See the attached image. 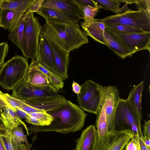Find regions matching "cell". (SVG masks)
Returning a JSON list of instances; mask_svg holds the SVG:
<instances>
[{
	"mask_svg": "<svg viewBox=\"0 0 150 150\" xmlns=\"http://www.w3.org/2000/svg\"><path fill=\"white\" fill-rule=\"evenodd\" d=\"M141 138L145 145L148 149L150 150V139L145 138L143 136Z\"/></svg>",
	"mask_w": 150,
	"mask_h": 150,
	"instance_id": "cell-47",
	"label": "cell"
},
{
	"mask_svg": "<svg viewBox=\"0 0 150 150\" xmlns=\"http://www.w3.org/2000/svg\"><path fill=\"white\" fill-rule=\"evenodd\" d=\"M98 84L91 80L81 86L79 93L77 94L78 102L83 110L96 114L101 100V94Z\"/></svg>",
	"mask_w": 150,
	"mask_h": 150,
	"instance_id": "cell-8",
	"label": "cell"
},
{
	"mask_svg": "<svg viewBox=\"0 0 150 150\" xmlns=\"http://www.w3.org/2000/svg\"><path fill=\"white\" fill-rule=\"evenodd\" d=\"M41 7L58 10L75 23L78 24L84 18L82 7L75 0H44Z\"/></svg>",
	"mask_w": 150,
	"mask_h": 150,
	"instance_id": "cell-12",
	"label": "cell"
},
{
	"mask_svg": "<svg viewBox=\"0 0 150 150\" xmlns=\"http://www.w3.org/2000/svg\"><path fill=\"white\" fill-rule=\"evenodd\" d=\"M17 115L21 119H25L28 113L22 109L17 108L14 110Z\"/></svg>",
	"mask_w": 150,
	"mask_h": 150,
	"instance_id": "cell-44",
	"label": "cell"
},
{
	"mask_svg": "<svg viewBox=\"0 0 150 150\" xmlns=\"http://www.w3.org/2000/svg\"><path fill=\"white\" fill-rule=\"evenodd\" d=\"M107 31L133 54L143 50L150 52V33H124L105 27Z\"/></svg>",
	"mask_w": 150,
	"mask_h": 150,
	"instance_id": "cell-7",
	"label": "cell"
},
{
	"mask_svg": "<svg viewBox=\"0 0 150 150\" xmlns=\"http://www.w3.org/2000/svg\"><path fill=\"white\" fill-rule=\"evenodd\" d=\"M11 137L12 141L16 143L25 142L27 148L29 150H30L32 144L28 143L27 135L25 134L23 128L20 125L12 130L11 133Z\"/></svg>",
	"mask_w": 150,
	"mask_h": 150,
	"instance_id": "cell-28",
	"label": "cell"
},
{
	"mask_svg": "<svg viewBox=\"0 0 150 150\" xmlns=\"http://www.w3.org/2000/svg\"><path fill=\"white\" fill-rule=\"evenodd\" d=\"M2 0H0V9L1 8V2Z\"/></svg>",
	"mask_w": 150,
	"mask_h": 150,
	"instance_id": "cell-52",
	"label": "cell"
},
{
	"mask_svg": "<svg viewBox=\"0 0 150 150\" xmlns=\"http://www.w3.org/2000/svg\"><path fill=\"white\" fill-rule=\"evenodd\" d=\"M136 4L138 11H144L150 15V0H138Z\"/></svg>",
	"mask_w": 150,
	"mask_h": 150,
	"instance_id": "cell-35",
	"label": "cell"
},
{
	"mask_svg": "<svg viewBox=\"0 0 150 150\" xmlns=\"http://www.w3.org/2000/svg\"><path fill=\"white\" fill-rule=\"evenodd\" d=\"M101 100L96 113V126L99 138L103 137L108 133L104 102L101 94Z\"/></svg>",
	"mask_w": 150,
	"mask_h": 150,
	"instance_id": "cell-24",
	"label": "cell"
},
{
	"mask_svg": "<svg viewBox=\"0 0 150 150\" xmlns=\"http://www.w3.org/2000/svg\"><path fill=\"white\" fill-rule=\"evenodd\" d=\"M98 135L97 136V139L95 143V144L94 145L93 149V150H96V147H97V140H98Z\"/></svg>",
	"mask_w": 150,
	"mask_h": 150,
	"instance_id": "cell-50",
	"label": "cell"
},
{
	"mask_svg": "<svg viewBox=\"0 0 150 150\" xmlns=\"http://www.w3.org/2000/svg\"><path fill=\"white\" fill-rule=\"evenodd\" d=\"M9 48L8 44L7 42H5L0 43V67H2L4 63Z\"/></svg>",
	"mask_w": 150,
	"mask_h": 150,
	"instance_id": "cell-33",
	"label": "cell"
},
{
	"mask_svg": "<svg viewBox=\"0 0 150 150\" xmlns=\"http://www.w3.org/2000/svg\"><path fill=\"white\" fill-rule=\"evenodd\" d=\"M49 81L52 86L57 90L63 88L64 83L62 79L57 75L52 72Z\"/></svg>",
	"mask_w": 150,
	"mask_h": 150,
	"instance_id": "cell-31",
	"label": "cell"
},
{
	"mask_svg": "<svg viewBox=\"0 0 150 150\" xmlns=\"http://www.w3.org/2000/svg\"><path fill=\"white\" fill-rule=\"evenodd\" d=\"M98 133L95 125H90L82 132L80 136L76 139L74 150H93Z\"/></svg>",
	"mask_w": 150,
	"mask_h": 150,
	"instance_id": "cell-17",
	"label": "cell"
},
{
	"mask_svg": "<svg viewBox=\"0 0 150 150\" xmlns=\"http://www.w3.org/2000/svg\"><path fill=\"white\" fill-rule=\"evenodd\" d=\"M24 12L0 9V27L5 30L8 29L10 32L16 25Z\"/></svg>",
	"mask_w": 150,
	"mask_h": 150,
	"instance_id": "cell-21",
	"label": "cell"
},
{
	"mask_svg": "<svg viewBox=\"0 0 150 150\" xmlns=\"http://www.w3.org/2000/svg\"><path fill=\"white\" fill-rule=\"evenodd\" d=\"M25 119L27 122L32 125L38 126H44L43 123L37 118L28 114H27Z\"/></svg>",
	"mask_w": 150,
	"mask_h": 150,
	"instance_id": "cell-39",
	"label": "cell"
},
{
	"mask_svg": "<svg viewBox=\"0 0 150 150\" xmlns=\"http://www.w3.org/2000/svg\"><path fill=\"white\" fill-rule=\"evenodd\" d=\"M67 101L64 96L57 93L51 96L35 98L23 101L33 107L47 112L61 107Z\"/></svg>",
	"mask_w": 150,
	"mask_h": 150,
	"instance_id": "cell-13",
	"label": "cell"
},
{
	"mask_svg": "<svg viewBox=\"0 0 150 150\" xmlns=\"http://www.w3.org/2000/svg\"><path fill=\"white\" fill-rule=\"evenodd\" d=\"M0 150H6L4 144L1 139L0 134Z\"/></svg>",
	"mask_w": 150,
	"mask_h": 150,
	"instance_id": "cell-49",
	"label": "cell"
},
{
	"mask_svg": "<svg viewBox=\"0 0 150 150\" xmlns=\"http://www.w3.org/2000/svg\"><path fill=\"white\" fill-rule=\"evenodd\" d=\"M99 3L102 8L108 11H113L116 15L124 13L129 9L127 4H126L122 8L119 6L122 2L121 0H95Z\"/></svg>",
	"mask_w": 150,
	"mask_h": 150,
	"instance_id": "cell-27",
	"label": "cell"
},
{
	"mask_svg": "<svg viewBox=\"0 0 150 150\" xmlns=\"http://www.w3.org/2000/svg\"><path fill=\"white\" fill-rule=\"evenodd\" d=\"M121 1L122 2H125L127 4H136L138 1V0H121Z\"/></svg>",
	"mask_w": 150,
	"mask_h": 150,
	"instance_id": "cell-48",
	"label": "cell"
},
{
	"mask_svg": "<svg viewBox=\"0 0 150 150\" xmlns=\"http://www.w3.org/2000/svg\"><path fill=\"white\" fill-rule=\"evenodd\" d=\"M19 100V106L18 108L22 109L29 114L37 112H46L43 110L38 109L33 107L23 101Z\"/></svg>",
	"mask_w": 150,
	"mask_h": 150,
	"instance_id": "cell-32",
	"label": "cell"
},
{
	"mask_svg": "<svg viewBox=\"0 0 150 150\" xmlns=\"http://www.w3.org/2000/svg\"><path fill=\"white\" fill-rule=\"evenodd\" d=\"M37 13L43 17L46 20L54 22L75 23L66 16L60 11L57 9L46 7H41Z\"/></svg>",
	"mask_w": 150,
	"mask_h": 150,
	"instance_id": "cell-23",
	"label": "cell"
},
{
	"mask_svg": "<svg viewBox=\"0 0 150 150\" xmlns=\"http://www.w3.org/2000/svg\"><path fill=\"white\" fill-rule=\"evenodd\" d=\"M41 32L49 40L69 53L88 42L87 37L78 24L46 20Z\"/></svg>",
	"mask_w": 150,
	"mask_h": 150,
	"instance_id": "cell-2",
	"label": "cell"
},
{
	"mask_svg": "<svg viewBox=\"0 0 150 150\" xmlns=\"http://www.w3.org/2000/svg\"><path fill=\"white\" fill-rule=\"evenodd\" d=\"M47 112L53 118L49 125L40 126L32 125L27 127V130L33 133L48 132L63 134L74 132L83 127L87 115L80 107L68 100L61 107Z\"/></svg>",
	"mask_w": 150,
	"mask_h": 150,
	"instance_id": "cell-1",
	"label": "cell"
},
{
	"mask_svg": "<svg viewBox=\"0 0 150 150\" xmlns=\"http://www.w3.org/2000/svg\"><path fill=\"white\" fill-rule=\"evenodd\" d=\"M43 0H32L28 8V11L33 13H38L40 9Z\"/></svg>",
	"mask_w": 150,
	"mask_h": 150,
	"instance_id": "cell-36",
	"label": "cell"
},
{
	"mask_svg": "<svg viewBox=\"0 0 150 150\" xmlns=\"http://www.w3.org/2000/svg\"><path fill=\"white\" fill-rule=\"evenodd\" d=\"M131 139L133 140L136 144L138 150H150L145 145L141 137L132 135Z\"/></svg>",
	"mask_w": 150,
	"mask_h": 150,
	"instance_id": "cell-38",
	"label": "cell"
},
{
	"mask_svg": "<svg viewBox=\"0 0 150 150\" xmlns=\"http://www.w3.org/2000/svg\"><path fill=\"white\" fill-rule=\"evenodd\" d=\"M143 88L142 81L131 89L126 99L141 120L142 118L141 99Z\"/></svg>",
	"mask_w": 150,
	"mask_h": 150,
	"instance_id": "cell-20",
	"label": "cell"
},
{
	"mask_svg": "<svg viewBox=\"0 0 150 150\" xmlns=\"http://www.w3.org/2000/svg\"><path fill=\"white\" fill-rule=\"evenodd\" d=\"M143 134L144 138L150 139V120H144Z\"/></svg>",
	"mask_w": 150,
	"mask_h": 150,
	"instance_id": "cell-40",
	"label": "cell"
},
{
	"mask_svg": "<svg viewBox=\"0 0 150 150\" xmlns=\"http://www.w3.org/2000/svg\"><path fill=\"white\" fill-rule=\"evenodd\" d=\"M98 88L104 101L108 131L110 132L113 129L115 113L120 99L119 92L113 85L104 86L98 84Z\"/></svg>",
	"mask_w": 150,
	"mask_h": 150,
	"instance_id": "cell-10",
	"label": "cell"
},
{
	"mask_svg": "<svg viewBox=\"0 0 150 150\" xmlns=\"http://www.w3.org/2000/svg\"><path fill=\"white\" fill-rule=\"evenodd\" d=\"M7 106L12 107L10 105L6 103L5 101L0 97V112H2Z\"/></svg>",
	"mask_w": 150,
	"mask_h": 150,
	"instance_id": "cell-46",
	"label": "cell"
},
{
	"mask_svg": "<svg viewBox=\"0 0 150 150\" xmlns=\"http://www.w3.org/2000/svg\"><path fill=\"white\" fill-rule=\"evenodd\" d=\"M82 8L84 14V18H94L98 13V9L89 6H82Z\"/></svg>",
	"mask_w": 150,
	"mask_h": 150,
	"instance_id": "cell-34",
	"label": "cell"
},
{
	"mask_svg": "<svg viewBox=\"0 0 150 150\" xmlns=\"http://www.w3.org/2000/svg\"><path fill=\"white\" fill-rule=\"evenodd\" d=\"M104 35L107 43V46L117 56L122 59L132 57L133 55L132 53L116 40L105 29Z\"/></svg>",
	"mask_w": 150,
	"mask_h": 150,
	"instance_id": "cell-25",
	"label": "cell"
},
{
	"mask_svg": "<svg viewBox=\"0 0 150 150\" xmlns=\"http://www.w3.org/2000/svg\"><path fill=\"white\" fill-rule=\"evenodd\" d=\"M42 26L34 13L28 11L26 15L23 39L22 52L28 60H35L40 35Z\"/></svg>",
	"mask_w": 150,
	"mask_h": 150,
	"instance_id": "cell-5",
	"label": "cell"
},
{
	"mask_svg": "<svg viewBox=\"0 0 150 150\" xmlns=\"http://www.w3.org/2000/svg\"><path fill=\"white\" fill-rule=\"evenodd\" d=\"M0 119L5 128L10 132L16 127L23 125L27 131L25 123L16 114L12 107L7 106L0 113Z\"/></svg>",
	"mask_w": 150,
	"mask_h": 150,
	"instance_id": "cell-18",
	"label": "cell"
},
{
	"mask_svg": "<svg viewBox=\"0 0 150 150\" xmlns=\"http://www.w3.org/2000/svg\"><path fill=\"white\" fill-rule=\"evenodd\" d=\"M141 120L126 100L120 98L115 113L113 130L129 129L132 135L142 137Z\"/></svg>",
	"mask_w": 150,
	"mask_h": 150,
	"instance_id": "cell-4",
	"label": "cell"
},
{
	"mask_svg": "<svg viewBox=\"0 0 150 150\" xmlns=\"http://www.w3.org/2000/svg\"><path fill=\"white\" fill-rule=\"evenodd\" d=\"M24 81L33 85L46 86L51 85L47 77L36 67L35 60H32Z\"/></svg>",
	"mask_w": 150,
	"mask_h": 150,
	"instance_id": "cell-19",
	"label": "cell"
},
{
	"mask_svg": "<svg viewBox=\"0 0 150 150\" xmlns=\"http://www.w3.org/2000/svg\"><path fill=\"white\" fill-rule=\"evenodd\" d=\"M72 86L73 91L77 94H79L80 91L81 86H80L77 83L74 81L72 85Z\"/></svg>",
	"mask_w": 150,
	"mask_h": 150,
	"instance_id": "cell-45",
	"label": "cell"
},
{
	"mask_svg": "<svg viewBox=\"0 0 150 150\" xmlns=\"http://www.w3.org/2000/svg\"><path fill=\"white\" fill-rule=\"evenodd\" d=\"M28 11L27 9L22 15L14 27L9 32L8 38L23 51V39L25 19Z\"/></svg>",
	"mask_w": 150,
	"mask_h": 150,
	"instance_id": "cell-22",
	"label": "cell"
},
{
	"mask_svg": "<svg viewBox=\"0 0 150 150\" xmlns=\"http://www.w3.org/2000/svg\"><path fill=\"white\" fill-rule=\"evenodd\" d=\"M48 40L53 52L55 63L54 68L52 72L58 75L63 81L65 80L68 77V69L69 53L62 50Z\"/></svg>",
	"mask_w": 150,
	"mask_h": 150,
	"instance_id": "cell-16",
	"label": "cell"
},
{
	"mask_svg": "<svg viewBox=\"0 0 150 150\" xmlns=\"http://www.w3.org/2000/svg\"><path fill=\"white\" fill-rule=\"evenodd\" d=\"M29 115L37 118L43 123L44 126L49 125L53 120L52 116L46 112H35Z\"/></svg>",
	"mask_w": 150,
	"mask_h": 150,
	"instance_id": "cell-30",
	"label": "cell"
},
{
	"mask_svg": "<svg viewBox=\"0 0 150 150\" xmlns=\"http://www.w3.org/2000/svg\"><path fill=\"white\" fill-rule=\"evenodd\" d=\"M32 0H2L0 9H6L24 12Z\"/></svg>",
	"mask_w": 150,
	"mask_h": 150,
	"instance_id": "cell-26",
	"label": "cell"
},
{
	"mask_svg": "<svg viewBox=\"0 0 150 150\" xmlns=\"http://www.w3.org/2000/svg\"><path fill=\"white\" fill-rule=\"evenodd\" d=\"M1 120H0V124H1Z\"/></svg>",
	"mask_w": 150,
	"mask_h": 150,
	"instance_id": "cell-53",
	"label": "cell"
},
{
	"mask_svg": "<svg viewBox=\"0 0 150 150\" xmlns=\"http://www.w3.org/2000/svg\"><path fill=\"white\" fill-rule=\"evenodd\" d=\"M29 65L23 56L16 55L4 63L0 70V85L7 91L13 90L24 81Z\"/></svg>",
	"mask_w": 150,
	"mask_h": 150,
	"instance_id": "cell-3",
	"label": "cell"
},
{
	"mask_svg": "<svg viewBox=\"0 0 150 150\" xmlns=\"http://www.w3.org/2000/svg\"><path fill=\"white\" fill-rule=\"evenodd\" d=\"M58 90L51 85L46 86H38L24 81L17 88L13 90L11 96L16 99L25 101L35 98L56 94Z\"/></svg>",
	"mask_w": 150,
	"mask_h": 150,
	"instance_id": "cell-11",
	"label": "cell"
},
{
	"mask_svg": "<svg viewBox=\"0 0 150 150\" xmlns=\"http://www.w3.org/2000/svg\"><path fill=\"white\" fill-rule=\"evenodd\" d=\"M126 150H138L136 144L132 139H131L127 144Z\"/></svg>",
	"mask_w": 150,
	"mask_h": 150,
	"instance_id": "cell-43",
	"label": "cell"
},
{
	"mask_svg": "<svg viewBox=\"0 0 150 150\" xmlns=\"http://www.w3.org/2000/svg\"><path fill=\"white\" fill-rule=\"evenodd\" d=\"M76 2L81 7L88 5L98 10L102 7L94 0H75Z\"/></svg>",
	"mask_w": 150,
	"mask_h": 150,
	"instance_id": "cell-37",
	"label": "cell"
},
{
	"mask_svg": "<svg viewBox=\"0 0 150 150\" xmlns=\"http://www.w3.org/2000/svg\"><path fill=\"white\" fill-rule=\"evenodd\" d=\"M127 144L124 147L122 150H126V148Z\"/></svg>",
	"mask_w": 150,
	"mask_h": 150,
	"instance_id": "cell-51",
	"label": "cell"
},
{
	"mask_svg": "<svg viewBox=\"0 0 150 150\" xmlns=\"http://www.w3.org/2000/svg\"><path fill=\"white\" fill-rule=\"evenodd\" d=\"M80 23L84 34L92 38L98 42L107 46L104 35L105 24L101 19L84 18Z\"/></svg>",
	"mask_w": 150,
	"mask_h": 150,
	"instance_id": "cell-15",
	"label": "cell"
},
{
	"mask_svg": "<svg viewBox=\"0 0 150 150\" xmlns=\"http://www.w3.org/2000/svg\"><path fill=\"white\" fill-rule=\"evenodd\" d=\"M36 61L46 69L52 72L55 63L49 40L41 32L38 45Z\"/></svg>",
	"mask_w": 150,
	"mask_h": 150,
	"instance_id": "cell-14",
	"label": "cell"
},
{
	"mask_svg": "<svg viewBox=\"0 0 150 150\" xmlns=\"http://www.w3.org/2000/svg\"><path fill=\"white\" fill-rule=\"evenodd\" d=\"M105 27L124 33H147L142 30L126 25L117 24H105Z\"/></svg>",
	"mask_w": 150,
	"mask_h": 150,
	"instance_id": "cell-29",
	"label": "cell"
},
{
	"mask_svg": "<svg viewBox=\"0 0 150 150\" xmlns=\"http://www.w3.org/2000/svg\"><path fill=\"white\" fill-rule=\"evenodd\" d=\"M131 130H112L98 138L96 150H122L131 139Z\"/></svg>",
	"mask_w": 150,
	"mask_h": 150,
	"instance_id": "cell-9",
	"label": "cell"
},
{
	"mask_svg": "<svg viewBox=\"0 0 150 150\" xmlns=\"http://www.w3.org/2000/svg\"><path fill=\"white\" fill-rule=\"evenodd\" d=\"M12 141L13 146V150H29L26 147L24 143H16ZM33 150H35V149Z\"/></svg>",
	"mask_w": 150,
	"mask_h": 150,
	"instance_id": "cell-41",
	"label": "cell"
},
{
	"mask_svg": "<svg viewBox=\"0 0 150 150\" xmlns=\"http://www.w3.org/2000/svg\"><path fill=\"white\" fill-rule=\"evenodd\" d=\"M36 67L39 70L43 73L47 77L49 80L52 72L46 69L43 66L38 63L37 62Z\"/></svg>",
	"mask_w": 150,
	"mask_h": 150,
	"instance_id": "cell-42",
	"label": "cell"
},
{
	"mask_svg": "<svg viewBox=\"0 0 150 150\" xmlns=\"http://www.w3.org/2000/svg\"><path fill=\"white\" fill-rule=\"evenodd\" d=\"M101 20L105 24H122L150 33V15L143 11L129 9L120 14L107 16Z\"/></svg>",
	"mask_w": 150,
	"mask_h": 150,
	"instance_id": "cell-6",
	"label": "cell"
}]
</instances>
